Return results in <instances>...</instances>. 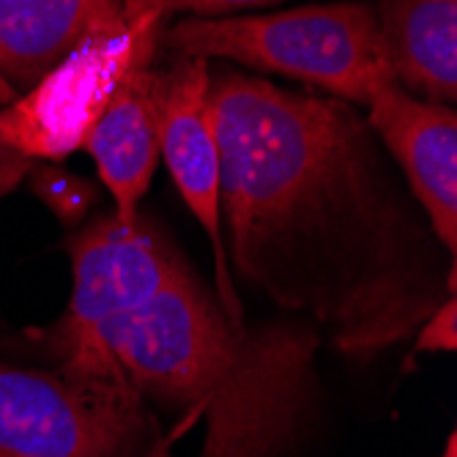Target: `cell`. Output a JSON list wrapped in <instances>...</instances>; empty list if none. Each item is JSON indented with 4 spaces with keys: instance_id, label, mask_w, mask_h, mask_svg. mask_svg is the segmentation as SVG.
Returning a JSON list of instances; mask_svg holds the SVG:
<instances>
[{
    "instance_id": "cell-1",
    "label": "cell",
    "mask_w": 457,
    "mask_h": 457,
    "mask_svg": "<svg viewBox=\"0 0 457 457\" xmlns=\"http://www.w3.org/2000/svg\"><path fill=\"white\" fill-rule=\"evenodd\" d=\"M205 107L230 255L266 296L310 312L356 359L411 337L449 296L351 102L228 69L209 77Z\"/></svg>"
},
{
    "instance_id": "cell-2",
    "label": "cell",
    "mask_w": 457,
    "mask_h": 457,
    "mask_svg": "<svg viewBox=\"0 0 457 457\" xmlns=\"http://www.w3.org/2000/svg\"><path fill=\"white\" fill-rule=\"evenodd\" d=\"M318 345L302 323L249 328L187 266L96 337L99 361L143 400L203 420L200 457H287L315 400Z\"/></svg>"
},
{
    "instance_id": "cell-3",
    "label": "cell",
    "mask_w": 457,
    "mask_h": 457,
    "mask_svg": "<svg viewBox=\"0 0 457 457\" xmlns=\"http://www.w3.org/2000/svg\"><path fill=\"white\" fill-rule=\"evenodd\" d=\"M164 45L181 58H228L294 77L351 104H367L376 79L389 71L376 9L367 4L187 17L164 33Z\"/></svg>"
},
{
    "instance_id": "cell-4",
    "label": "cell",
    "mask_w": 457,
    "mask_h": 457,
    "mask_svg": "<svg viewBox=\"0 0 457 457\" xmlns=\"http://www.w3.org/2000/svg\"><path fill=\"white\" fill-rule=\"evenodd\" d=\"M148 438L145 400L127 378L0 361V457H127Z\"/></svg>"
},
{
    "instance_id": "cell-5",
    "label": "cell",
    "mask_w": 457,
    "mask_h": 457,
    "mask_svg": "<svg viewBox=\"0 0 457 457\" xmlns=\"http://www.w3.org/2000/svg\"><path fill=\"white\" fill-rule=\"evenodd\" d=\"M74 290L63 318L41 335L47 353L79 376L123 378L96 353L99 331L148 304L184 269L164 236L140 214L102 217L71 238Z\"/></svg>"
},
{
    "instance_id": "cell-6",
    "label": "cell",
    "mask_w": 457,
    "mask_h": 457,
    "mask_svg": "<svg viewBox=\"0 0 457 457\" xmlns=\"http://www.w3.org/2000/svg\"><path fill=\"white\" fill-rule=\"evenodd\" d=\"M159 25H135L74 50L36 86L0 110V140L30 159H63L82 148L137 61L154 58Z\"/></svg>"
},
{
    "instance_id": "cell-7",
    "label": "cell",
    "mask_w": 457,
    "mask_h": 457,
    "mask_svg": "<svg viewBox=\"0 0 457 457\" xmlns=\"http://www.w3.org/2000/svg\"><path fill=\"white\" fill-rule=\"evenodd\" d=\"M370 127L400 162L411 192L446 253H457V115L408 94L392 71L370 91Z\"/></svg>"
},
{
    "instance_id": "cell-8",
    "label": "cell",
    "mask_w": 457,
    "mask_h": 457,
    "mask_svg": "<svg viewBox=\"0 0 457 457\" xmlns=\"http://www.w3.org/2000/svg\"><path fill=\"white\" fill-rule=\"evenodd\" d=\"M209 61L181 58L168 71H162V156L168 170L187 200L195 220L205 228L217 258V279L222 307L241 318L233 299V285L225 261V236H222V209H220V148L214 123L205 107L209 94Z\"/></svg>"
},
{
    "instance_id": "cell-9",
    "label": "cell",
    "mask_w": 457,
    "mask_h": 457,
    "mask_svg": "<svg viewBox=\"0 0 457 457\" xmlns=\"http://www.w3.org/2000/svg\"><path fill=\"white\" fill-rule=\"evenodd\" d=\"M123 0H0V104L96 38L127 33Z\"/></svg>"
},
{
    "instance_id": "cell-10",
    "label": "cell",
    "mask_w": 457,
    "mask_h": 457,
    "mask_svg": "<svg viewBox=\"0 0 457 457\" xmlns=\"http://www.w3.org/2000/svg\"><path fill=\"white\" fill-rule=\"evenodd\" d=\"M151 61L143 58L123 74L82 145L94 156L104 187L112 192V214L120 220L137 214V203L148 192L162 156V71H154Z\"/></svg>"
},
{
    "instance_id": "cell-11",
    "label": "cell",
    "mask_w": 457,
    "mask_h": 457,
    "mask_svg": "<svg viewBox=\"0 0 457 457\" xmlns=\"http://www.w3.org/2000/svg\"><path fill=\"white\" fill-rule=\"evenodd\" d=\"M392 77L425 102L457 99V0H381L376 12Z\"/></svg>"
},
{
    "instance_id": "cell-12",
    "label": "cell",
    "mask_w": 457,
    "mask_h": 457,
    "mask_svg": "<svg viewBox=\"0 0 457 457\" xmlns=\"http://www.w3.org/2000/svg\"><path fill=\"white\" fill-rule=\"evenodd\" d=\"M28 176H30L33 192L47 203V209H53V214L63 225L79 222L91 209V203L96 200L94 184H88L86 179H79L74 173H66L61 168H53V164L30 168Z\"/></svg>"
},
{
    "instance_id": "cell-13",
    "label": "cell",
    "mask_w": 457,
    "mask_h": 457,
    "mask_svg": "<svg viewBox=\"0 0 457 457\" xmlns=\"http://www.w3.org/2000/svg\"><path fill=\"white\" fill-rule=\"evenodd\" d=\"M457 348V299L449 294L422 323L417 351H454Z\"/></svg>"
},
{
    "instance_id": "cell-14",
    "label": "cell",
    "mask_w": 457,
    "mask_h": 457,
    "mask_svg": "<svg viewBox=\"0 0 457 457\" xmlns=\"http://www.w3.org/2000/svg\"><path fill=\"white\" fill-rule=\"evenodd\" d=\"M269 4H277V0H156V14L159 20L173 12H192L197 17H225L238 9H258Z\"/></svg>"
},
{
    "instance_id": "cell-15",
    "label": "cell",
    "mask_w": 457,
    "mask_h": 457,
    "mask_svg": "<svg viewBox=\"0 0 457 457\" xmlns=\"http://www.w3.org/2000/svg\"><path fill=\"white\" fill-rule=\"evenodd\" d=\"M33 168V159L9 145L6 140H0V197L9 195Z\"/></svg>"
},
{
    "instance_id": "cell-16",
    "label": "cell",
    "mask_w": 457,
    "mask_h": 457,
    "mask_svg": "<svg viewBox=\"0 0 457 457\" xmlns=\"http://www.w3.org/2000/svg\"><path fill=\"white\" fill-rule=\"evenodd\" d=\"M159 14H156V0H137V14H135V25H159Z\"/></svg>"
},
{
    "instance_id": "cell-17",
    "label": "cell",
    "mask_w": 457,
    "mask_h": 457,
    "mask_svg": "<svg viewBox=\"0 0 457 457\" xmlns=\"http://www.w3.org/2000/svg\"><path fill=\"white\" fill-rule=\"evenodd\" d=\"M127 457H170V452H168V444L164 441H154L151 446H145L143 452H137V454H127Z\"/></svg>"
},
{
    "instance_id": "cell-18",
    "label": "cell",
    "mask_w": 457,
    "mask_h": 457,
    "mask_svg": "<svg viewBox=\"0 0 457 457\" xmlns=\"http://www.w3.org/2000/svg\"><path fill=\"white\" fill-rule=\"evenodd\" d=\"M123 14H127V25L132 28L135 14H137V0H123Z\"/></svg>"
},
{
    "instance_id": "cell-19",
    "label": "cell",
    "mask_w": 457,
    "mask_h": 457,
    "mask_svg": "<svg viewBox=\"0 0 457 457\" xmlns=\"http://www.w3.org/2000/svg\"><path fill=\"white\" fill-rule=\"evenodd\" d=\"M441 457H457V436L454 433H449V438H446V449H444V454Z\"/></svg>"
}]
</instances>
